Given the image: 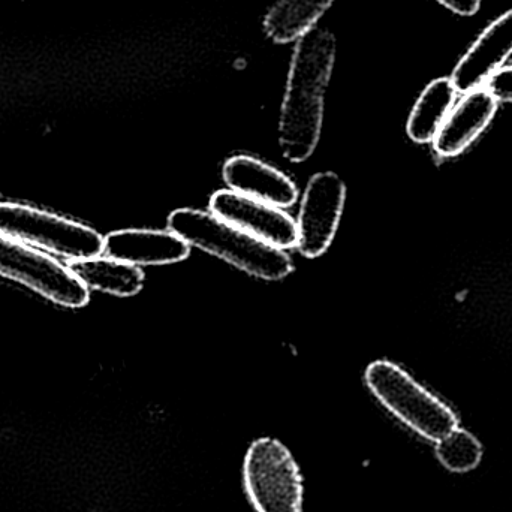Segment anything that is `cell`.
I'll return each mask as SVG.
<instances>
[{
    "label": "cell",
    "instance_id": "obj_1",
    "mask_svg": "<svg viewBox=\"0 0 512 512\" xmlns=\"http://www.w3.org/2000/svg\"><path fill=\"white\" fill-rule=\"evenodd\" d=\"M336 60V38L313 29L295 44L279 122V144L288 161L304 162L321 137L325 90Z\"/></svg>",
    "mask_w": 512,
    "mask_h": 512
},
{
    "label": "cell",
    "instance_id": "obj_2",
    "mask_svg": "<svg viewBox=\"0 0 512 512\" xmlns=\"http://www.w3.org/2000/svg\"><path fill=\"white\" fill-rule=\"evenodd\" d=\"M168 228L189 246L218 256L258 279L280 280L294 270L282 249L255 239L213 213L179 209L168 218Z\"/></svg>",
    "mask_w": 512,
    "mask_h": 512
},
{
    "label": "cell",
    "instance_id": "obj_3",
    "mask_svg": "<svg viewBox=\"0 0 512 512\" xmlns=\"http://www.w3.org/2000/svg\"><path fill=\"white\" fill-rule=\"evenodd\" d=\"M364 381L390 414L426 441L438 442L459 427L456 414L444 402L391 361H373Z\"/></svg>",
    "mask_w": 512,
    "mask_h": 512
},
{
    "label": "cell",
    "instance_id": "obj_4",
    "mask_svg": "<svg viewBox=\"0 0 512 512\" xmlns=\"http://www.w3.org/2000/svg\"><path fill=\"white\" fill-rule=\"evenodd\" d=\"M243 489L255 512H303L304 481L288 447L274 438L252 442L243 460Z\"/></svg>",
    "mask_w": 512,
    "mask_h": 512
},
{
    "label": "cell",
    "instance_id": "obj_5",
    "mask_svg": "<svg viewBox=\"0 0 512 512\" xmlns=\"http://www.w3.org/2000/svg\"><path fill=\"white\" fill-rule=\"evenodd\" d=\"M0 234L71 261L104 252V239L93 228L24 204L0 203Z\"/></svg>",
    "mask_w": 512,
    "mask_h": 512
},
{
    "label": "cell",
    "instance_id": "obj_6",
    "mask_svg": "<svg viewBox=\"0 0 512 512\" xmlns=\"http://www.w3.org/2000/svg\"><path fill=\"white\" fill-rule=\"evenodd\" d=\"M0 276L23 283L60 306L83 307L89 301V289L68 267L2 234Z\"/></svg>",
    "mask_w": 512,
    "mask_h": 512
},
{
    "label": "cell",
    "instance_id": "obj_7",
    "mask_svg": "<svg viewBox=\"0 0 512 512\" xmlns=\"http://www.w3.org/2000/svg\"><path fill=\"white\" fill-rule=\"evenodd\" d=\"M345 200L346 186L337 174L319 173L310 179L297 221V248L306 258H318L330 248Z\"/></svg>",
    "mask_w": 512,
    "mask_h": 512
},
{
    "label": "cell",
    "instance_id": "obj_8",
    "mask_svg": "<svg viewBox=\"0 0 512 512\" xmlns=\"http://www.w3.org/2000/svg\"><path fill=\"white\" fill-rule=\"evenodd\" d=\"M210 212L255 239L288 249L297 246V222L279 207L231 191H218L210 198Z\"/></svg>",
    "mask_w": 512,
    "mask_h": 512
},
{
    "label": "cell",
    "instance_id": "obj_9",
    "mask_svg": "<svg viewBox=\"0 0 512 512\" xmlns=\"http://www.w3.org/2000/svg\"><path fill=\"white\" fill-rule=\"evenodd\" d=\"M512 54V9L493 21L454 69L451 83L456 92L481 89Z\"/></svg>",
    "mask_w": 512,
    "mask_h": 512
},
{
    "label": "cell",
    "instance_id": "obj_10",
    "mask_svg": "<svg viewBox=\"0 0 512 512\" xmlns=\"http://www.w3.org/2000/svg\"><path fill=\"white\" fill-rule=\"evenodd\" d=\"M496 111L498 101L486 87L466 93L465 98L448 114L433 140L436 153L442 158L462 155L489 128Z\"/></svg>",
    "mask_w": 512,
    "mask_h": 512
},
{
    "label": "cell",
    "instance_id": "obj_11",
    "mask_svg": "<svg viewBox=\"0 0 512 512\" xmlns=\"http://www.w3.org/2000/svg\"><path fill=\"white\" fill-rule=\"evenodd\" d=\"M102 254L126 264L146 267L185 261L191 254V246L171 231L122 230L105 237Z\"/></svg>",
    "mask_w": 512,
    "mask_h": 512
},
{
    "label": "cell",
    "instance_id": "obj_12",
    "mask_svg": "<svg viewBox=\"0 0 512 512\" xmlns=\"http://www.w3.org/2000/svg\"><path fill=\"white\" fill-rule=\"evenodd\" d=\"M222 177L231 191L285 209L295 204L298 189L291 179L254 156L237 155L225 162Z\"/></svg>",
    "mask_w": 512,
    "mask_h": 512
},
{
    "label": "cell",
    "instance_id": "obj_13",
    "mask_svg": "<svg viewBox=\"0 0 512 512\" xmlns=\"http://www.w3.org/2000/svg\"><path fill=\"white\" fill-rule=\"evenodd\" d=\"M68 268L87 289H96L117 297H132L143 289L144 273L140 267L108 256L74 259L69 262Z\"/></svg>",
    "mask_w": 512,
    "mask_h": 512
},
{
    "label": "cell",
    "instance_id": "obj_14",
    "mask_svg": "<svg viewBox=\"0 0 512 512\" xmlns=\"http://www.w3.org/2000/svg\"><path fill=\"white\" fill-rule=\"evenodd\" d=\"M456 89L448 78H438L424 89L409 116V138L414 143L427 144L435 140L456 101Z\"/></svg>",
    "mask_w": 512,
    "mask_h": 512
},
{
    "label": "cell",
    "instance_id": "obj_15",
    "mask_svg": "<svg viewBox=\"0 0 512 512\" xmlns=\"http://www.w3.org/2000/svg\"><path fill=\"white\" fill-rule=\"evenodd\" d=\"M334 0H279L264 18L268 38L277 44L298 41L313 30Z\"/></svg>",
    "mask_w": 512,
    "mask_h": 512
},
{
    "label": "cell",
    "instance_id": "obj_16",
    "mask_svg": "<svg viewBox=\"0 0 512 512\" xmlns=\"http://www.w3.org/2000/svg\"><path fill=\"white\" fill-rule=\"evenodd\" d=\"M436 444L439 463L456 474L474 471L483 460V445L468 430L456 427Z\"/></svg>",
    "mask_w": 512,
    "mask_h": 512
},
{
    "label": "cell",
    "instance_id": "obj_17",
    "mask_svg": "<svg viewBox=\"0 0 512 512\" xmlns=\"http://www.w3.org/2000/svg\"><path fill=\"white\" fill-rule=\"evenodd\" d=\"M486 89L496 101L512 102V66L501 68L486 83Z\"/></svg>",
    "mask_w": 512,
    "mask_h": 512
}]
</instances>
